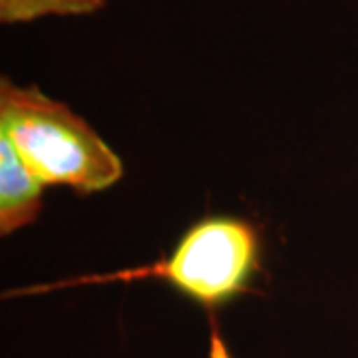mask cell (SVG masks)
<instances>
[{
    "label": "cell",
    "mask_w": 358,
    "mask_h": 358,
    "mask_svg": "<svg viewBox=\"0 0 358 358\" xmlns=\"http://www.w3.org/2000/svg\"><path fill=\"white\" fill-rule=\"evenodd\" d=\"M0 136L46 185L90 195L124 178L120 155L82 115L8 76L0 80Z\"/></svg>",
    "instance_id": "6da1fadb"
},
{
    "label": "cell",
    "mask_w": 358,
    "mask_h": 358,
    "mask_svg": "<svg viewBox=\"0 0 358 358\" xmlns=\"http://www.w3.org/2000/svg\"><path fill=\"white\" fill-rule=\"evenodd\" d=\"M261 267V235L251 221L207 217L185 231L171 253L155 263L106 275H84L68 281L10 291L6 296L46 293L66 287L136 282L157 279L213 315L247 291Z\"/></svg>",
    "instance_id": "7a4b0ae2"
},
{
    "label": "cell",
    "mask_w": 358,
    "mask_h": 358,
    "mask_svg": "<svg viewBox=\"0 0 358 358\" xmlns=\"http://www.w3.org/2000/svg\"><path fill=\"white\" fill-rule=\"evenodd\" d=\"M46 183L26 166L13 143L0 136V233L8 237L42 213Z\"/></svg>",
    "instance_id": "3957f363"
},
{
    "label": "cell",
    "mask_w": 358,
    "mask_h": 358,
    "mask_svg": "<svg viewBox=\"0 0 358 358\" xmlns=\"http://www.w3.org/2000/svg\"><path fill=\"white\" fill-rule=\"evenodd\" d=\"M103 6L106 0H0V22L26 24L46 16H86Z\"/></svg>",
    "instance_id": "277c9868"
}]
</instances>
